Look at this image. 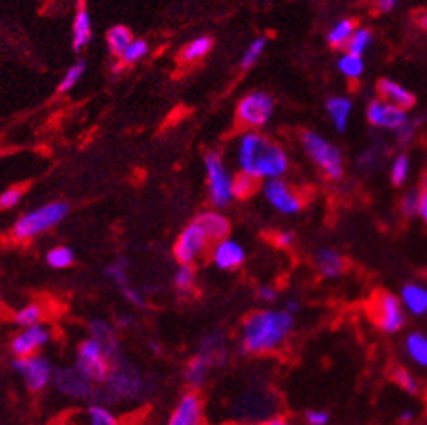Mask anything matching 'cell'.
<instances>
[{"instance_id": "56", "label": "cell", "mask_w": 427, "mask_h": 425, "mask_svg": "<svg viewBox=\"0 0 427 425\" xmlns=\"http://www.w3.org/2000/svg\"><path fill=\"white\" fill-rule=\"evenodd\" d=\"M0 156H2V153H0Z\"/></svg>"}, {"instance_id": "50", "label": "cell", "mask_w": 427, "mask_h": 425, "mask_svg": "<svg viewBox=\"0 0 427 425\" xmlns=\"http://www.w3.org/2000/svg\"><path fill=\"white\" fill-rule=\"evenodd\" d=\"M396 4H398V0H375V7L379 13H391Z\"/></svg>"}, {"instance_id": "45", "label": "cell", "mask_w": 427, "mask_h": 425, "mask_svg": "<svg viewBox=\"0 0 427 425\" xmlns=\"http://www.w3.org/2000/svg\"><path fill=\"white\" fill-rule=\"evenodd\" d=\"M415 129H417V125H415V122H406L405 125H403L402 129L396 130V136H398V139L402 141V144H409L411 141V137H414Z\"/></svg>"}, {"instance_id": "51", "label": "cell", "mask_w": 427, "mask_h": 425, "mask_svg": "<svg viewBox=\"0 0 427 425\" xmlns=\"http://www.w3.org/2000/svg\"><path fill=\"white\" fill-rule=\"evenodd\" d=\"M283 309H285V311H287V313H290L292 316H295L299 311H301V302L295 301V298H290V301H288L287 304H285V308H283Z\"/></svg>"}, {"instance_id": "12", "label": "cell", "mask_w": 427, "mask_h": 425, "mask_svg": "<svg viewBox=\"0 0 427 425\" xmlns=\"http://www.w3.org/2000/svg\"><path fill=\"white\" fill-rule=\"evenodd\" d=\"M367 120L372 127L384 129V130H398L409 122L406 110L398 108L384 99L377 98L374 101L368 103L367 106Z\"/></svg>"}, {"instance_id": "43", "label": "cell", "mask_w": 427, "mask_h": 425, "mask_svg": "<svg viewBox=\"0 0 427 425\" xmlns=\"http://www.w3.org/2000/svg\"><path fill=\"white\" fill-rule=\"evenodd\" d=\"M419 191H409V193L405 194V197L402 198V212L405 214V216H415L417 214V206H419Z\"/></svg>"}, {"instance_id": "18", "label": "cell", "mask_w": 427, "mask_h": 425, "mask_svg": "<svg viewBox=\"0 0 427 425\" xmlns=\"http://www.w3.org/2000/svg\"><path fill=\"white\" fill-rule=\"evenodd\" d=\"M108 382L111 384V390L118 394L120 397H140L141 390H142V378L140 373L136 371H120L115 370V373H108Z\"/></svg>"}, {"instance_id": "35", "label": "cell", "mask_w": 427, "mask_h": 425, "mask_svg": "<svg viewBox=\"0 0 427 425\" xmlns=\"http://www.w3.org/2000/svg\"><path fill=\"white\" fill-rule=\"evenodd\" d=\"M196 281V274L193 266H188V264H181L179 269L174 274V285L181 293H188L193 290Z\"/></svg>"}, {"instance_id": "38", "label": "cell", "mask_w": 427, "mask_h": 425, "mask_svg": "<svg viewBox=\"0 0 427 425\" xmlns=\"http://www.w3.org/2000/svg\"><path fill=\"white\" fill-rule=\"evenodd\" d=\"M148 42L141 40V38H134L124 52H122V61L124 64H134L137 61H141L142 57L148 54Z\"/></svg>"}, {"instance_id": "1", "label": "cell", "mask_w": 427, "mask_h": 425, "mask_svg": "<svg viewBox=\"0 0 427 425\" xmlns=\"http://www.w3.org/2000/svg\"><path fill=\"white\" fill-rule=\"evenodd\" d=\"M237 163L241 174L257 181L282 179L288 170L287 151L259 130L241 134L237 144Z\"/></svg>"}, {"instance_id": "53", "label": "cell", "mask_w": 427, "mask_h": 425, "mask_svg": "<svg viewBox=\"0 0 427 425\" xmlns=\"http://www.w3.org/2000/svg\"><path fill=\"white\" fill-rule=\"evenodd\" d=\"M264 425H288V424L285 422V420H282V419H273V420H269V422H266Z\"/></svg>"}, {"instance_id": "20", "label": "cell", "mask_w": 427, "mask_h": 425, "mask_svg": "<svg viewBox=\"0 0 427 425\" xmlns=\"http://www.w3.org/2000/svg\"><path fill=\"white\" fill-rule=\"evenodd\" d=\"M314 264H317L318 273L323 278H338L346 269V260L334 248H321L317 252V257H314Z\"/></svg>"}, {"instance_id": "3", "label": "cell", "mask_w": 427, "mask_h": 425, "mask_svg": "<svg viewBox=\"0 0 427 425\" xmlns=\"http://www.w3.org/2000/svg\"><path fill=\"white\" fill-rule=\"evenodd\" d=\"M304 151L317 163L323 174L332 181H338L344 175V156L330 139L314 130H304L301 134Z\"/></svg>"}, {"instance_id": "47", "label": "cell", "mask_w": 427, "mask_h": 425, "mask_svg": "<svg viewBox=\"0 0 427 425\" xmlns=\"http://www.w3.org/2000/svg\"><path fill=\"white\" fill-rule=\"evenodd\" d=\"M122 292H124L125 298L130 302V304L137 305V308H141V305H144V298H142L141 292H137V290H136V289H132V286H130V285L124 286V289H122Z\"/></svg>"}, {"instance_id": "44", "label": "cell", "mask_w": 427, "mask_h": 425, "mask_svg": "<svg viewBox=\"0 0 427 425\" xmlns=\"http://www.w3.org/2000/svg\"><path fill=\"white\" fill-rule=\"evenodd\" d=\"M330 420L329 412L325 409H307L306 422L307 425H326Z\"/></svg>"}, {"instance_id": "31", "label": "cell", "mask_w": 427, "mask_h": 425, "mask_svg": "<svg viewBox=\"0 0 427 425\" xmlns=\"http://www.w3.org/2000/svg\"><path fill=\"white\" fill-rule=\"evenodd\" d=\"M266 47H268V37L259 35L254 38V40L249 44V47L245 49L244 56H241V61H240L241 70H250V68H252L254 64L263 57Z\"/></svg>"}, {"instance_id": "24", "label": "cell", "mask_w": 427, "mask_h": 425, "mask_svg": "<svg viewBox=\"0 0 427 425\" xmlns=\"http://www.w3.org/2000/svg\"><path fill=\"white\" fill-rule=\"evenodd\" d=\"M405 352L414 365L427 368V335L422 332H410L405 339Z\"/></svg>"}, {"instance_id": "26", "label": "cell", "mask_w": 427, "mask_h": 425, "mask_svg": "<svg viewBox=\"0 0 427 425\" xmlns=\"http://www.w3.org/2000/svg\"><path fill=\"white\" fill-rule=\"evenodd\" d=\"M355 30H356V23L353 21V19L349 18L338 19V21H336L332 26H330L329 33H326V42L336 49L346 47Z\"/></svg>"}, {"instance_id": "22", "label": "cell", "mask_w": 427, "mask_h": 425, "mask_svg": "<svg viewBox=\"0 0 427 425\" xmlns=\"http://www.w3.org/2000/svg\"><path fill=\"white\" fill-rule=\"evenodd\" d=\"M198 354H202L203 358L209 359L212 363V366L215 365H224L226 359H228V352H226V342L222 339V335L219 333H209L202 339V344H200V351Z\"/></svg>"}, {"instance_id": "46", "label": "cell", "mask_w": 427, "mask_h": 425, "mask_svg": "<svg viewBox=\"0 0 427 425\" xmlns=\"http://www.w3.org/2000/svg\"><path fill=\"white\" fill-rule=\"evenodd\" d=\"M257 297H259V301H263L264 304H271V302H275L276 298H278V292H276L275 286L264 285L257 290Z\"/></svg>"}, {"instance_id": "27", "label": "cell", "mask_w": 427, "mask_h": 425, "mask_svg": "<svg viewBox=\"0 0 427 425\" xmlns=\"http://www.w3.org/2000/svg\"><path fill=\"white\" fill-rule=\"evenodd\" d=\"M214 42L210 37H196L191 42H188L186 45H184V49L181 51V61L186 64L190 63H196V61H200L202 57H205L210 52V49H212Z\"/></svg>"}, {"instance_id": "2", "label": "cell", "mask_w": 427, "mask_h": 425, "mask_svg": "<svg viewBox=\"0 0 427 425\" xmlns=\"http://www.w3.org/2000/svg\"><path fill=\"white\" fill-rule=\"evenodd\" d=\"M294 325V316L285 309H259L241 325L240 349L245 354H269L278 351L290 339Z\"/></svg>"}, {"instance_id": "34", "label": "cell", "mask_w": 427, "mask_h": 425, "mask_svg": "<svg viewBox=\"0 0 427 425\" xmlns=\"http://www.w3.org/2000/svg\"><path fill=\"white\" fill-rule=\"evenodd\" d=\"M75 260V254L72 248L68 247H54L52 250H49L47 254V264L54 269H64L70 267Z\"/></svg>"}, {"instance_id": "5", "label": "cell", "mask_w": 427, "mask_h": 425, "mask_svg": "<svg viewBox=\"0 0 427 425\" xmlns=\"http://www.w3.org/2000/svg\"><path fill=\"white\" fill-rule=\"evenodd\" d=\"M205 172H207V187L212 205L217 210L226 209L234 200L233 194V179L229 174L224 160L219 153L210 151L205 155Z\"/></svg>"}, {"instance_id": "14", "label": "cell", "mask_w": 427, "mask_h": 425, "mask_svg": "<svg viewBox=\"0 0 427 425\" xmlns=\"http://www.w3.org/2000/svg\"><path fill=\"white\" fill-rule=\"evenodd\" d=\"M49 339H51V332L45 325L38 323L35 327L23 328L13 339V352L18 358H28L37 354V351L44 347Z\"/></svg>"}, {"instance_id": "48", "label": "cell", "mask_w": 427, "mask_h": 425, "mask_svg": "<svg viewBox=\"0 0 427 425\" xmlns=\"http://www.w3.org/2000/svg\"><path fill=\"white\" fill-rule=\"evenodd\" d=\"M294 235L290 231H280L275 235V243L282 248H288L294 245Z\"/></svg>"}, {"instance_id": "10", "label": "cell", "mask_w": 427, "mask_h": 425, "mask_svg": "<svg viewBox=\"0 0 427 425\" xmlns=\"http://www.w3.org/2000/svg\"><path fill=\"white\" fill-rule=\"evenodd\" d=\"M263 197L275 210H278L283 216H294V214L301 212L302 209V198L297 191L294 190L288 182L283 179H271V181H264Z\"/></svg>"}, {"instance_id": "41", "label": "cell", "mask_w": 427, "mask_h": 425, "mask_svg": "<svg viewBox=\"0 0 427 425\" xmlns=\"http://www.w3.org/2000/svg\"><path fill=\"white\" fill-rule=\"evenodd\" d=\"M106 274L113 279V281L117 283L120 289H124V286L129 285V278H127V264L124 259H120V260H117V262L111 264V266L106 269Z\"/></svg>"}, {"instance_id": "23", "label": "cell", "mask_w": 427, "mask_h": 425, "mask_svg": "<svg viewBox=\"0 0 427 425\" xmlns=\"http://www.w3.org/2000/svg\"><path fill=\"white\" fill-rule=\"evenodd\" d=\"M92 38V25L91 16L87 13V7L80 4L79 11H76L75 21H73V49L76 52L82 51Z\"/></svg>"}, {"instance_id": "52", "label": "cell", "mask_w": 427, "mask_h": 425, "mask_svg": "<svg viewBox=\"0 0 427 425\" xmlns=\"http://www.w3.org/2000/svg\"><path fill=\"white\" fill-rule=\"evenodd\" d=\"M414 409H403L402 413H399V422L403 425H410L414 422Z\"/></svg>"}, {"instance_id": "42", "label": "cell", "mask_w": 427, "mask_h": 425, "mask_svg": "<svg viewBox=\"0 0 427 425\" xmlns=\"http://www.w3.org/2000/svg\"><path fill=\"white\" fill-rule=\"evenodd\" d=\"M23 193H25L23 187H9V190L4 191V193L0 194V209L9 210L13 209V206H16L19 202H21Z\"/></svg>"}, {"instance_id": "54", "label": "cell", "mask_w": 427, "mask_h": 425, "mask_svg": "<svg viewBox=\"0 0 427 425\" xmlns=\"http://www.w3.org/2000/svg\"><path fill=\"white\" fill-rule=\"evenodd\" d=\"M419 21H421V26H422V28H424L426 32H427V13L422 14V16H421V19H419Z\"/></svg>"}, {"instance_id": "4", "label": "cell", "mask_w": 427, "mask_h": 425, "mask_svg": "<svg viewBox=\"0 0 427 425\" xmlns=\"http://www.w3.org/2000/svg\"><path fill=\"white\" fill-rule=\"evenodd\" d=\"M68 212H70V206L64 202H51V204L38 206V209L25 214L16 221L13 228L14 238L19 241L35 238V236L59 224L68 216Z\"/></svg>"}, {"instance_id": "32", "label": "cell", "mask_w": 427, "mask_h": 425, "mask_svg": "<svg viewBox=\"0 0 427 425\" xmlns=\"http://www.w3.org/2000/svg\"><path fill=\"white\" fill-rule=\"evenodd\" d=\"M259 190V181L254 177H250L247 174H238L233 179V194L238 200H247L252 197L256 191Z\"/></svg>"}, {"instance_id": "49", "label": "cell", "mask_w": 427, "mask_h": 425, "mask_svg": "<svg viewBox=\"0 0 427 425\" xmlns=\"http://www.w3.org/2000/svg\"><path fill=\"white\" fill-rule=\"evenodd\" d=\"M417 216L421 217L424 222H427V193H422V191H421V194H419Z\"/></svg>"}, {"instance_id": "6", "label": "cell", "mask_w": 427, "mask_h": 425, "mask_svg": "<svg viewBox=\"0 0 427 425\" xmlns=\"http://www.w3.org/2000/svg\"><path fill=\"white\" fill-rule=\"evenodd\" d=\"M275 113V99L264 91H254L240 99L237 106V120L241 127L257 130L269 124Z\"/></svg>"}, {"instance_id": "33", "label": "cell", "mask_w": 427, "mask_h": 425, "mask_svg": "<svg viewBox=\"0 0 427 425\" xmlns=\"http://www.w3.org/2000/svg\"><path fill=\"white\" fill-rule=\"evenodd\" d=\"M389 175H391V182L394 186H403L406 182L410 175V158L409 155L402 153V155L396 156L392 160L391 168H389Z\"/></svg>"}, {"instance_id": "37", "label": "cell", "mask_w": 427, "mask_h": 425, "mask_svg": "<svg viewBox=\"0 0 427 425\" xmlns=\"http://www.w3.org/2000/svg\"><path fill=\"white\" fill-rule=\"evenodd\" d=\"M87 425H118V420L110 409L96 404L87 409Z\"/></svg>"}, {"instance_id": "40", "label": "cell", "mask_w": 427, "mask_h": 425, "mask_svg": "<svg viewBox=\"0 0 427 425\" xmlns=\"http://www.w3.org/2000/svg\"><path fill=\"white\" fill-rule=\"evenodd\" d=\"M392 378H394L399 388L409 394H417L419 389H421L415 375H411L410 371L405 368H394V371H392Z\"/></svg>"}, {"instance_id": "21", "label": "cell", "mask_w": 427, "mask_h": 425, "mask_svg": "<svg viewBox=\"0 0 427 425\" xmlns=\"http://www.w3.org/2000/svg\"><path fill=\"white\" fill-rule=\"evenodd\" d=\"M196 221L200 222L203 229H205L209 240L215 243V241H221L228 238L229 235V221L226 219L222 214L219 212H203L196 217Z\"/></svg>"}, {"instance_id": "30", "label": "cell", "mask_w": 427, "mask_h": 425, "mask_svg": "<svg viewBox=\"0 0 427 425\" xmlns=\"http://www.w3.org/2000/svg\"><path fill=\"white\" fill-rule=\"evenodd\" d=\"M106 40L110 51L113 52V54L122 56V52L125 51L127 45H129L134 38L130 30L125 28V26H113V28H110V32H108Z\"/></svg>"}, {"instance_id": "39", "label": "cell", "mask_w": 427, "mask_h": 425, "mask_svg": "<svg viewBox=\"0 0 427 425\" xmlns=\"http://www.w3.org/2000/svg\"><path fill=\"white\" fill-rule=\"evenodd\" d=\"M84 74H86V63H84V61H76L75 64H72L67 70V74H64L63 80H61L59 93H68V91H72L73 87L79 83V80L82 78Z\"/></svg>"}, {"instance_id": "7", "label": "cell", "mask_w": 427, "mask_h": 425, "mask_svg": "<svg viewBox=\"0 0 427 425\" xmlns=\"http://www.w3.org/2000/svg\"><path fill=\"white\" fill-rule=\"evenodd\" d=\"M76 371L89 382L106 380L110 373V356L106 354L103 344L94 337L80 344Z\"/></svg>"}, {"instance_id": "25", "label": "cell", "mask_w": 427, "mask_h": 425, "mask_svg": "<svg viewBox=\"0 0 427 425\" xmlns=\"http://www.w3.org/2000/svg\"><path fill=\"white\" fill-rule=\"evenodd\" d=\"M212 368V363L207 358H203L202 354H196L190 363H188L186 371H184V380L190 388L198 389L205 384L209 371Z\"/></svg>"}, {"instance_id": "8", "label": "cell", "mask_w": 427, "mask_h": 425, "mask_svg": "<svg viewBox=\"0 0 427 425\" xmlns=\"http://www.w3.org/2000/svg\"><path fill=\"white\" fill-rule=\"evenodd\" d=\"M210 243H212V241L207 236L205 229L195 219L193 222H190L179 235V238L174 245V255L179 264L193 266L196 260L205 254L207 248L210 247Z\"/></svg>"}, {"instance_id": "9", "label": "cell", "mask_w": 427, "mask_h": 425, "mask_svg": "<svg viewBox=\"0 0 427 425\" xmlns=\"http://www.w3.org/2000/svg\"><path fill=\"white\" fill-rule=\"evenodd\" d=\"M372 318L384 333H398L406 323V311L392 293H379L372 301Z\"/></svg>"}, {"instance_id": "17", "label": "cell", "mask_w": 427, "mask_h": 425, "mask_svg": "<svg viewBox=\"0 0 427 425\" xmlns=\"http://www.w3.org/2000/svg\"><path fill=\"white\" fill-rule=\"evenodd\" d=\"M399 302L406 315L426 316L427 315V286L421 283H406L399 292Z\"/></svg>"}, {"instance_id": "15", "label": "cell", "mask_w": 427, "mask_h": 425, "mask_svg": "<svg viewBox=\"0 0 427 425\" xmlns=\"http://www.w3.org/2000/svg\"><path fill=\"white\" fill-rule=\"evenodd\" d=\"M203 407L200 396L193 390L183 394L179 403L176 404L167 425H202Z\"/></svg>"}, {"instance_id": "28", "label": "cell", "mask_w": 427, "mask_h": 425, "mask_svg": "<svg viewBox=\"0 0 427 425\" xmlns=\"http://www.w3.org/2000/svg\"><path fill=\"white\" fill-rule=\"evenodd\" d=\"M337 70L342 76H346L348 80H358L361 78L365 71V61L363 57L351 54V52H344L338 56L337 59Z\"/></svg>"}, {"instance_id": "11", "label": "cell", "mask_w": 427, "mask_h": 425, "mask_svg": "<svg viewBox=\"0 0 427 425\" xmlns=\"http://www.w3.org/2000/svg\"><path fill=\"white\" fill-rule=\"evenodd\" d=\"M14 368L30 390H42L52 380V366L44 356L33 354L28 358H18Z\"/></svg>"}, {"instance_id": "19", "label": "cell", "mask_w": 427, "mask_h": 425, "mask_svg": "<svg viewBox=\"0 0 427 425\" xmlns=\"http://www.w3.org/2000/svg\"><path fill=\"white\" fill-rule=\"evenodd\" d=\"M326 115L338 132H346L353 115V101L346 95H332L325 103Z\"/></svg>"}, {"instance_id": "16", "label": "cell", "mask_w": 427, "mask_h": 425, "mask_svg": "<svg viewBox=\"0 0 427 425\" xmlns=\"http://www.w3.org/2000/svg\"><path fill=\"white\" fill-rule=\"evenodd\" d=\"M377 93H379L380 99L402 110H410L415 105V95L405 86L392 78H380L377 83Z\"/></svg>"}, {"instance_id": "13", "label": "cell", "mask_w": 427, "mask_h": 425, "mask_svg": "<svg viewBox=\"0 0 427 425\" xmlns=\"http://www.w3.org/2000/svg\"><path fill=\"white\" fill-rule=\"evenodd\" d=\"M210 257H212L214 266L221 271H234L240 266H244L245 248L241 247L240 241L233 238H224L221 241H215L210 250Z\"/></svg>"}, {"instance_id": "55", "label": "cell", "mask_w": 427, "mask_h": 425, "mask_svg": "<svg viewBox=\"0 0 427 425\" xmlns=\"http://www.w3.org/2000/svg\"><path fill=\"white\" fill-rule=\"evenodd\" d=\"M422 193H427V172H426L424 179H422Z\"/></svg>"}, {"instance_id": "29", "label": "cell", "mask_w": 427, "mask_h": 425, "mask_svg": "<svg viewBox=\"0 0 427 425\" xmlns=\"http://www.w3.org/2000/svg\"><path fill=\"white\" fill-rule=\"evenodd\" d=\"M372 42H374V33L368 28H363V26H356L351 38H349L348 45H346V52L363 57L365 52L370 49Z\"/></svg>"}, {"instance_id": "36", "label": "cell", "mask_w": 427, "mask_h": 425, "mask_svg": "<svg viewBox=\"0 0 427 425\" xmlns=\"http://www.w3.org/2000/svg\"><path fill=\"white\" fill-rule=\"evenodd\" d=\"M16 323L21 328H28V327H35V325L40 323L42 320V308L38 304H28L25 308H21L14 316Z\"/></svg>"}]
</instances>
